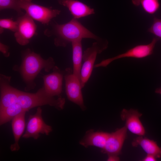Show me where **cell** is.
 <instances>
[{"label": "cell", "mask_w": 161, "mask_h": 161, "mask_svg": "<svg viewBox=\"0 0 161 161\" xmlns=\"http://www.w3.org/2000/svg\"><path fill=\"white\" fill-rule=\"evenodd\" d=\"M52 32L56 36L54 44L56 46L65 47L74 41L85 38L101 40L74 18L64 24H54Z\"/></svg>", "instance_id": "6da1fadb"}, {"label": "cell", "mask_w": 161, "mask_h": 161, "mask_svg": "<svg viewBox=\"0 0 161 161\" xmlns=\"http://www.w3.org/2000/svg\"><path fill=\"white\" fill-rule=\"evenodd\" d=\"M55 66V62L51 57L47 59L43 58L38 54L27 50L23 55L20 71L26 84V89H32L35 86L34 80L42 69L49 72Z\"/></svg>", "instance_id": "7a4b0ae2"}, {"label": "cell", "mask_w": 161, "mask_h": 161, "mask_svg": "<svg viewBox=\"0 0 161 161\" xmlns=\"http://www.w3.org/2000/svg\"><path fill=\"white\" fill-rule=\"evenodd\" d=\"M65 102L64 98L60 96L56 99L48 95L44 87L34 93L20 91L18 101V103L27 111L34 107L45 105H49L61 110L63 109Z\"/></svg>", "instance_id": "3957f363"}, {"label": "cell", "mask_w": 161, "mask_h": 161, "mask_svg": "<svg viewBox=\"0 0 161 161\" xmlns=\"http://www.w3.org/2000/svg\"><path fill=\"white\" fill-rule=\"evenodd\" d=\"M108 42L102 39L94 42L92 45L84 51L83 55V63L80 75L81 87L83 88L92 74L97 54L101 53L107 47Z\"/></svg>", "instance_id": "277c9868"}, {"label": "cell", "mask_w": 161, "mask_h": 161, "mask_svg": "<svg viewBox=\"0 0 161 161\" xmlns=\"http://www.w3.org/2000/svg\"><path fill=\"white\" fill-rule=\"evenodd\" d=\"M19 6L33 20L44 24H48L53 18L59 15L60 10L40 5L32 0H18Z\"/></svg>", "instance_id": "5b68a950"}, {"label": "cell", "mask_w": 161, "mask_h": 161, "mask_svg": "<svg viewBox=\"0 0 161 161\" xmlns=\"http://www.w3.org/2000/svg\"><path fill=\"white\" fill-rule=\"evenodd\" d=\"M160 39L157 37L153 38L151 42L147 44L137 45L115 57L103 60L99 63L95 65L94 67H106L113 61L124 58H134L141 59L151 55L157 42Z\"/></svg>", "instance_id": "8992f818"}, {"label": "cell", "mask_w": 161, "mask_h": 161, "mask_svg": "<svg viewBox=\"0 0 161 161\" xmlns=\"http://www.w3.org/2000/svg\"><path fill=\"white\" fill-rule=\"evenodd\" d=\"M63 71L66 92L68 99L79 106L82 109H85V107L84 104L80 80L73 73L71 68H66Z\"/></svg>", "instance_id": "52a82bcc"}, {"label": "cell", "mask_w": 161, "mask_h": 161, "mask_svg": "<svg viewBox=\"0 0 161 161\" xmlns=\"http://www.w3.org/2000/svg\"><path fill=\"white\" fill-rule=\"evenodd\" d=\"M42 113V109L38 107L36 113L30 116L26 130L22 137L26 139L32 137L36 140L40 137V134L48 135L52 131V127L47 124L44 121Z\"/></svg>", "instance_id": "ba28073f"}, {"label": "cell", "mask_w": 161, "mask_h": 161, "mask_svg": "<svg viewBox=\"0 0 161 161\" xmlns=\"http://www.w3.org/2000/svg\"><path fill=\"white\" fill-rule=\"evenodd\" d=\"M18 27L14 35L16 42L20 45L27 44L35 35L37 26L33 19L27 13L18 18Z\"/></svg>", "instance_id": "9c48e42d"}, {"label": "cell", "mask_w": 161, "mask_h": 161, "mask_svg": "<svg viewBox=\"0 0 161 161\" xmlns=\"http://www.w3.org/2000/svg\"><path fill=\"white\" fill-rule=\"evenodd\" d=\"M10 77L1 75L0 109L18 103L20 90L10 85Z\"/></svg>", "instance_id": "30bf717a"}, {"label": "cell", "mask_w": 161, "mask_h": 161, "mask_svg": "<svg viewBox=\"0 0 161 161\" xmlns=\"http://www.w3.org/2000/svg\"><path fill=\"white\" fill-rule=\"evenodd\" d=\"M126 126L109 133L104 148L102 152L108 155L118 156L120 153L127 135Z\"/></svg>", "instance_id": "8fae6325"}, {"label": "cell", "mask_w": 161, "mask_h": 161, "mask_svg": "<svg viewBox=\"0 0 161 161\" xmlns=\"http://www.w3.org/2000/svg\"><path fill=\"white\" fill-rule=\"evenodd\" d=\"M52 70V73L43 76L44 87L46 92L50 96L60 97L62 91L64 71H61L55 66Z\"/></svg>", "instance_id": "7c38bea8"}, {"label": "cell", "mask_w": 161, "mask_h": 161, "mask_svg": "<svg viewBox=\"0 0 161 161\" xmlns=\"http://www.w3.org/2000/svg\"><path fill=\"white\" fill-rule=\"evenodd\" d=\"M142 115L137 110L124 109L121 112L120 117L122 120L125 121V126L130 132L143 136L145 134V130L140 119Z\"/></svg>", "instance_id": "4fadbf2b"}, {"label": "cell", "mask_w": 161, "mask_h": 161, "mask_svg": "<svg viewBox=\"0 0 161 161\" xmlns=\"http://www.w3.org/2000/svg\"><path fill=\"white\" fill-rule=\"evenodd\" d=\"M59 3L66 7L73 18L78 19L95 13L94 9L77 0H58Z\"/></svg>", "instance_id": "5bb4252c"}, {"label": "cell", "mask_w": 161, "mask_h": 161, "mask_svg": "<svg viewBox=\"0 0 161 161\" xmlns=\"http://www.w3.org/2000/svg\"><path fill=\"white\" fill-rule=\"evenodd\" d=\"M109 134L107 132H94L92 130L87 132L80 143L86 148L89 146H93L102 149L105 147Z\"/></svg>", "instance_id": "9a60e30c"}, {"label": "cell", "mask_w": 161, "mask_h": 161, "mask_svg": "<svg viewBox=\"0 0 161 161\" xmlns=\"http://www.w3.org/2000/svg\"><path fill=\"white\" fill-rule=\"evenodd\" d=\"M27 112L25 111L21 113L12 120V127L15 143L10 146L11 151H18L20 148L18 144V141L25 127V117Z\"/></svg>", "instance_id": "2e32d148"}, {"label": "cell", "mask_w": 161, "mask_h": 161, "mask_svg": "<svg viewBox=\"0 0 161 161\" xmlns=\"http://www.w3.org/2000/svg\"><path fill=\"white\" fill-rule=\"evenodd\" d=\"M132 145L134 147L140 146L147 154L153 155L156 158L161 157V147L153 140L139 136L134 140Z\"/></svg>", "instance_id": "e0dca14e"}, {"label": "cell", "mask_w": 161, "mask_h": 161, "mask_svg": "<svg viewBox=\"0 0 161 161\" xmlns=\"http://www.w3.org/2000/svg\"><path fill=\"white\" fill-rule=\"evenodd\" d=\"M82 40H75L71 43L73 64V73L79 79L80 81L83 55Z\"/></svg>", "instance_id": "ac0fdd59"}, {"label": "cell", "mask_w": 161, "mask_h": 161, "mask_svg": "<svg viewBox=\"0 0 161 161\" xmlns=\"http://www.w3.org/2000/svg\"><path fill=\"white\" fill-rule=\"evenodd\" d=\"M27 112L18 103L0 109V124L2 125L9 122L21 113Z\"/></svg>", "instance_id": "d6986e66"}, {"label": "cell", "mask_w": 161, "mask_h": 161, "mask_svg": "<svg viewBox=\"0 0 161 161\" xmlns=\"http://www.w3.org/2000/svg\"><path fill=\"white\" fill-rule=\"evenodd\" d=\"M132 1L136 6L141 5L144 10L150 14L155 13L160 7L159 0H132Z\"/></svg>", "instance_id": "ffe728a7"}, {"label": "cell", "mask_w": 161, "mask_h": 161, "mask_svg": "<svg viewBox=\"0 0 161 161\" xmlns=\"http://www.w3.org/2000/svg\"><path fill=\"white\" fill-rule=\"evenodd\" d=\"M13 9L18 13L21 14V9L19 6L18 0H0V9Z\"/></svg>", "instance_id": "44dd1931"}, {"label": "cell", "mask_w": 161, "mask_h": 161, "mask_svg": "<svg viewBox=\"0 0 161 161\" xmlns=\"http://www.w3.org/2000/svg\"><path fill=\"white\" fill-rule=\"evenodd\" d=\"M17 21H14L10 18L1 19L0 20V32L1 33L4 29H8L15 32L17 30Z\"/></svg>", "instance_id": "7402d4cb"}, {"label": "cell", "mask_w": 161, "mask_h": 161, "mask_svg": "<svg viewBox=\"0 0 161 161\" xmlns=\"http://www.w3.org/2000/svg\"><path fill=\"white\" fill-rule=\"evenodd\" d=\"M148 31L161 39V19L154 17L153 24L148 29Z\"/></svg>", "instance_id": "603a6c76"}, {"label": "cell", "mask_w": 161, "mask_h": 161, "mask_svg": "<svg viewBox=\"0 0 161 161\" xmlns=\"http://www.w3.org/2000/svg\"><path fill=\"white\" fill-rule=\"evenodd\" d=\"M8 47L1 43H0V51L6 57L9 55Z\"/></svg>", "instance_id": "cb8c5ba5"}, {"label": "cell", "mask_w": 161, "mask_h": 161, "mask_svg": "<svg viewBox=\"0 0 161 161\" xmlns=\"http://www.w3.org/2000/svg\"><path fill=\"white\" fill-rule=\"evenodd\" d=\"M142 160L143 161H156V158L153 155L147 154Z\"/></svg>", "instance_id": "d4e9b609"}, {"label": "cell", "mask_w": 161, "mask_h": 161, "mask_svg": "<svg viewBox=\"0 0 161 161\" xmlns=\"http://www.w3.org/2000/svg\"><path fill=\"white\" fill-rule=\"evenodd\" d=\"M120 160L118 156L115 155H108L107 161H117Z\"/></svg>", "instance_id": "484cf974"}, {"label": "cell", "mask_w": 161, "mask_h": 161, "mask_svg": "<svg viewBox=\"0 0 161 161\" xmlns=\"http://www.w3.org/2000/svg\"><path fill=\"white\" fill-rule=\"evenodd\" d=\"M155 92L156 93L161 95V87L156 88L155 90Z\"/></svg>", "instance_id": "4316f807"}]
</instances>
